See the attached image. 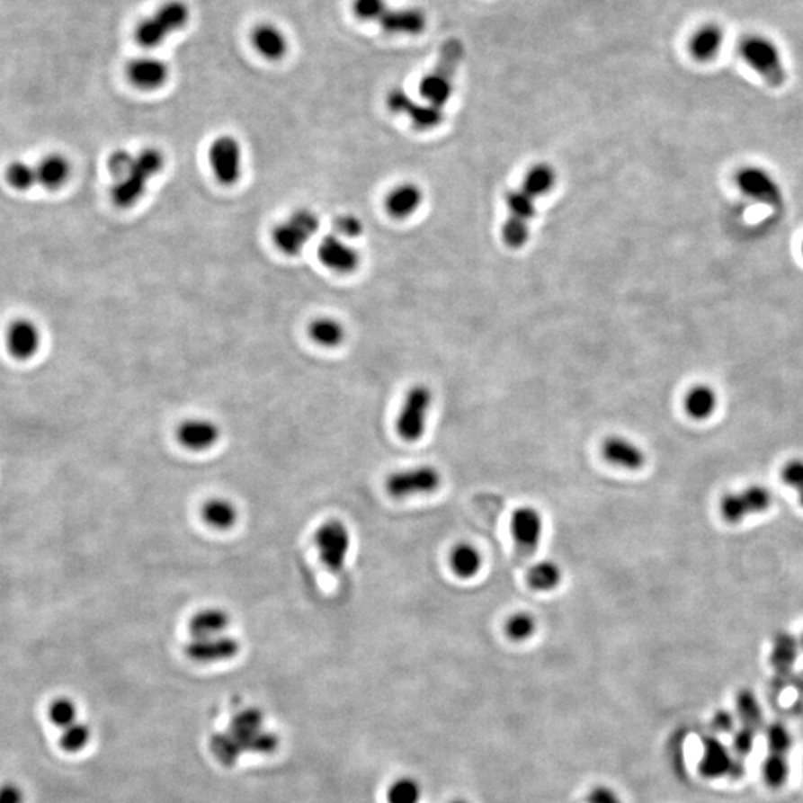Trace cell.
<instances>
[{
  "instance_id": "1",
  "label": "cell",
  "mask_w": 803,
  "mask_h": 803,
  "mask_svg": "<svg viewBox=\"0 0 803 803\" xmlns=\"http://www.w3.org/2000/svg\"><path fill=\"white\" fill-rule=\"evenodd\" d=\"M113 177L111 198L120 209H129L138 204L147 186L165 167V156L158 147H143L138 152L118 149L108 161Z\"/></svg>"
},
{
  "instance_id": "2",
  "label": "cell",
  "mask_w": 803,
  "mask_h": 803,
  "mask_svg": "<svg viewBox=\"0 0 803 803\" xmlns=\"http://www.w3.org/2000/svg\"><path fill=\"white\" fill-rule=\"evenodd\" d=\"M190 18V6L183 0H167L136 26V42L147 49L159 47L173 33L186 27Z\"/></svg>"
},
{
  "instance_id": "3",
  "label": "cell",
  "mask_w": 803,
  "mask_h": 803,
  "mask_svg": "<svg viewBox=\"0 0 803 803\" xmlns=\"http://www.w3.org/2000/svg\"><path fill=\"white\" fill-rule=\"evenodd\" d=\"M463 58V45L459 40H448L439 54L434 69L421 79L420 95L427 103L442 109L451 99L454 75Z\"/></svg>"
},
{
  "instance_id": "4",
  "label": "cell",
  "mask_w": 803,
  "mask_h": 803,
  "mask_svg": "<svg viewBox=\"0 0 803 803\" xmlns=\"http://www.w3.org/2000/svg\"><path fill=\"white\" fill-rule=\"evenodd\" d=\"M320 229V218L308 207L290 211L271 232L275 247L286 256H297Z\"/></svg>"
},
{
  "instance_id": "5",
  "label": "cell",
  "mask_w": 803,
  "mask_h": 803,
  "mask_svg": "<svg viewBox=\"0 0 803 803\" xmlns=\"http://www.w3.org/2000/svg\"><path fill=\"white\" fill-rule=\"evenodd\" d=\"M739 56L761 75L771 86L784 85L787 79L786 67L777 45L761 35H748L738 43Z\"/></svg>"
},
{
  "instance_id": "6",
  "label": "cell",
  "mask_w": 803,
  "mask_h": 803,
  "mask_svg": "<svg viewBox=\"0 0 803 803\" xmlns=\"http://www.w3.org/2000/svg\"><path fill=\"white\" fill-rule=\"evenodd\" d=\"M432 391L425 386H414L405 396L404 405L396 420V430L406 442H417L424 436L432 408Z\"/></svg>"
},
{
  "instance_id": "7",
  "label": "cell",
  "mask_w": 803,
  "mask_h": 803,
  "mask_svg": "<svg viewBox=\"0 0 803 803\" xmlns=\"http://www.w3.org/2000/svg\"><path fill=\"white\" fill-rule=\"evenodd\" d=\"M314 543L326 570L334 575L344 570L352 546V536L343 521L331 520L320 525L314 536Z\"/></svg>"
},
{
  "instance_id": "8",
  "label": "cell",
  "mask_w": 803,
  "mask_h": 803,
  "mask_svg": "<svg viewBox=\"0 0 803 803\" xmlns=\"http://www.w3.org/2000/svg\"><path fill=\"white\" fill-rule=\"evenodd\" d=\"M209 164L220 185H236L243 174V147L240 140L231 134L218 136L209 149Z\"/></svg>"
},
{
  "instance_id": "9",
  "label": "cell",
  "mask_w": 803,
  "mask_h": 803,
  "mask_svg": "<svg viewBox=\"0 0 803 803\" xmlns=\"http://www.w3.org/2000/svg\"><path fill=\"white\" fill-rule=\"evenodd\" d=\"M442 484V475L433 466H415L391 473L387 477L386 490L391 497L408 498L432 495Z\"/></svg>"
},
{
  "instance_id": "10",
  "label": "cell",
  "mask_w": 803,
  "mask_h": 803,
  "mask_svg": "<svg viewBox=\"0 0 803 803\" xmlns=\"http://www.w3.org/2000/svg\"><path fill=\"white\" fill-rule=\"evenodd\" d=\"M772 504V493L765 486H748L743 490L732 491L720 500V515L729 524H738L750 515L768 511Z\"/></svg>"
},
{
  "instance_id": "11",
  "label": "cell",
  "mask_w": 803,
  "mask_h": 803,
  "mask_svg": "<svg viewBox=\"0 0 803 803\" xmlns=\"http://www.w3.org/2000/svg\"><path fill=\"white\" fill-rule=\"evenodd\" d=\"M536 198L531 197L524 190L512 191L507 193L506 202L509 207V218L503 225V240L509 247L520 249L529 240L530 222L536 213Z\"/></svg>"
},
{
  "instance_id": "12",
  "label": "cell",
  "mask_w": 803,
  "mask_h": 803,
  "mask_svg": "<svg viewBox=\"0 0 803 803\" xmlns=\"http://www.w3.org/2000/svg\"><path fill=\"white\" fill-rule=\"evenodd\" d=\"M4 345L9 356L17 361H29L42 348V331L31 317L13 318L4 334Z\"/></svg>"
},
{
  "instance_id": "13",
  "label": "cell",
  "mask_w": 803,
  "mask_h": 803,
  "mask_svg": "<svg viewBox=\"0 0 803 803\" xmlns=\"http://www.w3.org/2000/svg\"><path fill=\"white\" fill-rule=\"evenodd\" d=\"M743 772V765L734 752H730L729 748L713 735L705 736L702 741V757L700 761V773L702 777L709 780L723 777L739 778Z\"/></svg>"
},
{
  "instance_id": "14",
  "label": "cell",
  "mask_w": 803,
  "mask_h": 803,
  "mask_svg": "<svg viewBox=\"0 0 803 803\" xmlns=\"http://www.w3.org/2000/svg\"><path fill=\"white\" fill-rule=\"evenodd\" d=\"M318 261L327 270L338 274H350L361 263V254L348 240L336 236L335 232L323 236L317 245Z\"/></svg>"
},
{
  "instance_id": "15",
  "label": "cell",
  "mask_w": 803,
  "mask_h": 803,
  "mask_svg": "<svg viewBox=\"0 0 803 803\" xmlns=\"http://www.w3.org/2000/svg\"><path fill=\"white\" fill-rule=\"evenodd\" d=\"M736 185L739 191L747 197L763 202L771 207H780L782 204L781 186L761 167H744L736 174Z\"/></svg>"
},
{
  "instance_id": "16",
  "label": "cell",
  "mask_w": 803,
  "mask_h": 803,
  "mask_svg": "<svg viewBox=\"0 0 803 803\" xmlns=\"http://www.w3.org/2000/svg\"><path fill=\"white\" fill-rule=\"evenodd\" d=\"M387 104L390 111L408 116L414 127L418 129H430L438 127L443 120L442 109L433 104L418 103L411 99L402 88H395L387 95Z\"/></svg>"
},
{
  "instance_id": "17",
  "label": "cell",
  "mask_w": 803,
  "mask_h": 803,
  "mask_svg": "<svg viewBox=\"0 0 803 803\" xmlns=\"http://www.w3.org/2000/svg\"><path fill=\"white\" fill-rule=\"evenodd\" d=\"M511 533L521 554H533L540 545L543 534V518L540 512L531 506L516 509L512 515Z\"/></svg>"
},
{
  "instance_id": "18",
  "label": "cell",
  "mask_w": 803,
  "mask_h": 803,
  "mask_svg": "<svg viewBox=\"0 0 803 803\" xmlns=\"http://www.w3.org/2000/svg\"><path fill=\"white\" fill-rule=\"evenodd\" d=\"M240 652V643L228 636L206 637L193 638L186 646V656L200 664H215L236 657Z\"/></svg>"
},
{
  "instance_id": "19",
  "label": "cell",
  "mask_w": 803,
  "mask_h": 803,
  "mask_svg": "<svg viewBox=\"0 0 803 803\" xmlns=\"http://www.w3.org/2000/svg\"><path fill=\"white\" fill-rule=\"evenodd\" d=\"M168 76L167 63L156 57H138L127 66V77L138 90H158L168 81Z\"/></svg>"
},
{
  "instance_id": "20",
  "label": "cell",
  "mask_w": 803,
  "mask_h": 803,
  "mask_svg": "<svg viewBox=\"0 0 803 803\" xmlns=\"http://www.w3.org/2000/svg\"><path fill=\"white\" fill-rule=\"evenodd\" d=\"M176 438L182 447L190 451H207L219 441L218 424L206 418H191L177 427Z\"/></svg>"
},
{
  "instance_id": "21",
  "label": "cell",
  "mask_w": 803,
  "mask_h": 803,
  "mask_svg": "<svg viewBox=\"0 0 803 803\" xmlns=\"http://www.w3.org/2000/svg\"><path fill=\"white\" fill-rule=\"evenodd\" d=\"M379 24L390 35H420L427 26V17L415 6L388 8Z\"/></svg>"
},
{
  "instance_id": "22",
  "label": "cell",
  "mask_w": 803,
  "mask_h": 803,
  "mask_svg": "<svg viewBox=\"0 0 803 803\" xmlns=\"http://www.w3.org/2000/svg\"><path fill=\"white\" fill-rule=\"evenodd\" d=\"M36 172L40 188L58 191L69 183L74 174V165L66 155L52 152L39 159V163H36Z\"/></svg>"
},
{
  "instance_id": "23",
  "label": "cell",
  "mask_w": 803,
  "mask_h": 803,
  "mask_svg": "<svg viewBox=\"0 0 803 803\" xmlns=\"http://www.w3.org/2000/svg\"><path fill=\"white\" fill-rule=\"evenodd\" d=\"M250 42L259 56L268 61H279L288 54L289 42L280 27L272 22H261L250 33Z\"/></svg>"
},
{
  "instance_id": "24",
  "label": "cell",
  "mask_w": 803,
  "mask_h": 803,
  "mask_svg": "<svg viewBox=\"0 0 803 803\" xmlns=\"http://www.w3.org/2000/svg\"><path fill=\"white\" fill-rule=\"evenodd\" d=\"M602 456L609 463L627 470H640L646 464V454L640 445L622 436H611L602 443Z\"/></svg>"
},
{
  "instance_id": "25",
  "label": "cell",
  "mask_w": 803,
  "mask_h": 803,
  "mask_svg": "<svg viewBox=\"0 0 803 803\" xmlns=\"http://www.w3.org/2000/svg\"><path fill=\"white\" fill-rule=\"evenodd\" d=\"M725 42V31L718 24H705L691 36L689 49L695 60L705 63L713 60L722 49Z\"/></svg>"
},
{
  "instance_id": "26",
  "label": "cell",
  "mask_w": 803,
  "mask_h": 803,
  "mask_svg": "<svg viewBox=\"0 0 803 803\" xmlns=\"http://www.w3.org/2000/svg\"><path fill=\"white\" fill-rule=\"evenodd\" d=\"M423 201L418 186L414 183H402L396 186L386 198V210L396 219H405L414 215Z\"/></svg>"
},
{
  "instance_id": "27",
  "label": "cell",
  "mask_w": 803,
  "mask_h": 803,
  "mask_svg": "<svg viewBox=\"0 0 803 803\" xmlns=\"http://www.w3.org/2000/svg\"><path fill=\"white\" fill-rule=\"evenodd\" d=\"M228 625V611L218 607H209L193 614L190 620V632L193 638L222 636Z\"/></svg>"
},
{
  "instance_id": "28",
  "label": "cell",
  "mask_w": 803,
  "mask_h": 803,
  "mask_svg": "<svg viewBox=\"0 0 803 803\" xmlns=\"http://www.w3.org/2000/svg\"><path fill=\"white\" fill-rule=\"evenodd\" d=\"M718 408V395L709 386L700 384L691 387L684 397V411L696 421H704L713 415Z\"/></svg>"
},
{
  "instance_id": "29",
  "label": "cell",
  "mask_w": 803,
  "mask_h": 803,
  "mask_svg": "<svg viewBox=\"0 0 803 803\" xmlns=\"http://www.w3.org/2000/svg\"><path fill=\"white\" fill-rule=\"evenodd\" d=\"M201 516L204 522L210 525L211 529L227 531L236 524L238 511H236V504L229 500L211 498L209 502L204 503Z\"/></svg>"
},
{
  "instance_id": "30",
  "label": "cell",
  "mask_w": 803,
  "mask_h": 803,
  "mask_svg": "<svg viewBox=\"0 0 803 803\" xmlns=\"http://www.w3.org/2000/svg\"><path fill=\"white\" fill-rule=\"evenodd\" d=\"M308 334L309 338L320 347H338L345 340L344 325L340 320L327 316L314 318L308 325Z\"/></svg>"
},
{
  "instance_id": "31",
  "label": "cell",
  "mask_w": 803,
  "mask_h": 803,
  "mask_svg": "<svg viewBox=\"0 0 803 803\" xmlns=\"http://www.w3.org/2000/svg\"><path fill=\"white\" fill-rule=\"evenodd\" d=\"M451 567L459 579H473L482 568V555L470 543H459L452 549Z\"/></svg>"
},
{
  "instance_id": "32",
  "label": "cell",
  "mask_w": 803,
  "mask_h": 803,
  "mask_svg": "<svg viewBox=\"0 0 803 803\" xmlns=\"http://www.w3.org/2000/svg\"><path fill=\"white\" fill-rule=\"evenodd\" d=\"M563 580V570L555 561H539L527 573V582L534 591L549 593L554 591Z\"/></svg>"
},
{
  "instance_id": "33",
  "label": "cell",
  "mask_w": 803,
  "mask_h": 803,
  "mask_svg": "<svg viewBox=\"0 0 803 803\" xmlns=\"http://www.w3.org/2000/svg\"><path fill=\"white\" fill-rule=\"evenodd\" d=\"M4 182L11 190L17 192H29L35 190L38 183V172H36V164L27 163L22 159L13 161L8 164V167L4 170Z\"/></svg>"
},
{
  "instance_id": "34",
  "label": "cell",
  "mask_w": 803,
  "mask_h": 803,
  "mask_svg": "<svg viewBox=\"0 0 803 803\" xmlns=\"http://www.w3.org/2000/svg\"><path fill=\"white\" fill-rule=\"evenodd\" d=\"M241 753H258V754H270L279 745V739L274 734L259 729L254 732H232Z\"/></svg>"
},
{
  "instance_id": "35",
  "label": "cell",
  "mask_w": 803,
  "mask_h": 803,
  "mask_svg": "<svg viewBox=\"0 0 803 803\" xmlns=\"http://www.w3.org/2000/svg\"><path fill=\"white\" fill-rule=\"evenodd\" d=\"M736 718L741 720L743 727L753 730H759L763 725V713L757 700V696L748 689H743L736 695Z\"/></svg>"
},
{
  "instance_id": "36",
  "label": "cell",
  "mask_w": 803,
  "mask_h": 803,
  "mask_svg": "<svg viewBox=\"0 0 803 803\" xmlns=\"http://www.w3.org/2000/svg\"><path fill=\"white\" fill-rule=\"evenodd\" d=\"M555 185L554 168L548 164H537L530 168L522 182V190L537 198L549 192Z\"/></svg>"
},
{
  "instance_id": "37",
  "label": "cell",
  "mask_w": 803,
  "mask_h": 803,
  "mask_svg": "<svg viewBox=\"0 0 803 803\" xmlns=\"http://www.w3.org/2000/svg\"><path fill=\"white\" fill-rule=\"evenodd\" d=\"M789 775H790V763L787 754L769 753L762 763V777L766 786L780 789L786 784Z\"/></svg>"
},
{
  "instance_id": "38",
  "label": "cell",
  "mask_w": 803,
  "mask_h": 803,
  "mask_svg": "<svg viewBox=\"0 0 803 803\" xmlns=\"http://www.w3.org/2000/svg\"><path fill=\"white\" fill-rule=\"evenodd\" d=\"M799 649V640L790 634L782 632L773 640L772 655H771L773 665L777 666L778 670L790 668L795 664Z\"/></svg>"
},
{
  "instance_id": "39",
  "label": "cell",
  "mask_w": 803,
  "mask_h": 803,
  "mask_svg": "<svg viewBox=\"0 0 803 803\" xmlns=\"http://www.w3.org/2000/svg\"><path fill=\"white\" fill-rule=\"evenodd\" d=\"M210 750L215 754L216 759L225 766L236 765V761L240 759L241 753L236 739L227 732H220L211 736Z\"/></svg>"
},
{
  "instance_id": "40",
  "label": "cell",
  "mask_w": 803,
  "mask_h": 803,
  "mask_svg": "<svg viewBox=\"0 0 803 803\" xmlns=\"http://www.w3.org/2000/svg\"><path fill=\"white\" fill-rule=\"evenodd\" d=\"M421 791L420 782L414 778L405 777L396 780L388 789L387 799L388 803H420Z\"/></svg>"
},
{
  "instance_id": "41",
  "label": "cell",
  "mask_w": 803,
  "mask_h": 803,
  "mask_svg": "<svg viewBox=\"0 0 803 803\" xmlns=\"http://www.w3.org/2000/svg\"><path fill=\"white\" fill-rule=\"evenodd\" d=\"M537 629L536 618L533 614L520 611L507 619L506 634L511 640L525 641L534 636Z\"/></svg>"
},
{
  "instance_id": "42",
  "label": "cell",
  "mask_w": 803,
  "mask_h": 803,
  "mask_svg": "<svg viewBox=\"0 0 803 803\" xmlns=\"http://www.w3.org/2000/svg\"><path fill=\"white\" fill-rule=\"evenodd\" d=\"M766 744L769 753L778 754H789L793 748V735L786 725L782 723H771L765 730Z\"/></svg>"
},
{
  "instance_id": "43",
  "label": "cell",
  "mask_w": 803,
  "mask_h": 803,
  "mask_svg": "<svg viewBox=\"0 0 803 803\" xmlns=\"http://www.w3.org/2000/svg\"><path fill=\"white\" fill-rule=\"evenodd\" d=\"M48 718L52 725L61 730L66 729L76 723V707L69 698H57L48 709Z\"/></svg>"
},
{
  "instance_id": "44",
  "label": "cell",
  "mask_w": 803,
  "mask_h": 803,
  "mask_svg": "<svg viewBox=\"0 0 803 803\" xmlns=\"http://www.w3.org/2000/svg\"><path fill=\"white\" fill-rule=\"evenodd\" d=\"M90 738V727L84 723L76 722L61 732L60 747L67 753L81 752L82 748L86 747Z\"/></svg>"
},
{
  "instance_id": "45",
  "label": "cell",
  "mask_w": 803,
  "mask_h": 803,
  "mask_svg": "<svg viewBox=\"0 0 803 803\" xmlns=\"http://www.w3.org/2000/svg\"><path fill=\"white\" fill-rule=\"evenodd\" d=\"M388 8L387 0H352V13L363 22H379Z\"/></svg>"
},
{
  "instance_id": "46",
  "label": "cell",
  "mask_w": 803,
  "mask_h": 803,
  "mask_svg": "<svg viewBox=\"0 0 803 803\" xmlns=\"http://www.w3.org/2000/svg\"><path fill=\"white\" fill-rule=\"evenodd\" d=\"M263 716L258 709H245L236 714L229 725L232 732H254L263 729Z\"/></svg>"
},
{
  "instance_id": "47",
  "label": "cell",
  "mask_w": 803,
  "mask_h": 803,
  "mask_svg": "<svg viewBox=\"0 0 803 803\" xmlns=\"http://www.w3.org/2000/svg\"><path fill=\"white\" fill-rule=\"evenodd\" d=\"M334 232L345 240H352L363 232V222L354 215H341L334 220Z\"/></svg>"
},
{
  "instance_id": "48",
  "label": "cell",
  "mask_w": 803,
  "mask_h": 803,
  "mask_svg": "<svg viewBox=\"0 0 803 803\" xmlns=\"http://www.w3.org/2000/svg\"><path fill=\"white\" fill-rule=\"evenodd\" d=\"M734 741H732V752H734L735 756L736 757H745L747 754H750V752L753 750V745H754V738H756V730L750 729V727H741L739 729H735L734 732Z\"/></svg>"
},
{
  "instance_id": "49",
  "label": "cell",
  "mask_w": 803,
  "mask_h": 803,
  "mask_svg": "<svg viewBox=\"0 0 803 803\" xmlns=\"http://www.w3.org/2000/svg\"><path fill=\"white\" fill-rule=\"evenodd\" d=\"M781 479L786 486L796 491L803 488V459H793L787 461L781 468Z\"/></svg>"
},
{
  "instance_id": "50",
  "label": "cell",
  "mask_w": 803,
  "mask_h": 803,
  "mask_svg": "<svg viewBox=\"0 0 803 803\" xmlns=\"http://www.w3.org/2000/svg\"><path fill=\"white\" fill-rule=\"evenodd\" d=\"M586 803H623L622 799H620V796L611 789V787L607 786H597L593 787V790L589 791L588 798H586Z\"/></svg>"
},
{
  "instance_id": "51",
  "label": "cell",
  "mask_w": 803,
  "mask_h": 803,
  "mask_svg": "<svg viewBox=\"0 0 803 803\" xmlns=\"http://www.w3.org/2000/svg\"><path fill=\"white\" fill-rule=\"evenodd\" d=\"M0 803H24V791L15 782H4L0 786Z\"/></svg>"
},
{
  "instance_id": "52",
  "label": "cell",
  "mask_w": 803,
  "mask_h": 803,
  "mask_svg": "<svg viewBox=\"0 0 803 803\" xmlns=\"http://www.w3.org/2000/svg\"><path fill=\"white\" fill-rule=\"evenodd\" d=\"M711 725L718 732H734L735 730V716L727 709H718L711 718Z\"/></svg>"
},
{
  "instance_id": "53",
  "label": "cell",
  "mask_w": 803,
  "mask_h": 803,
  "mask_svg": "<svg viewBox=\"0 0 803 803\" xmlns=\"http://www.w3.org/2000/svg\"><path fill=\"white\" fill-rule=\"evenodd\" d=\"M798 495H799V502H800V504H802V507H803V488H802V490L798 491Z\"/></svg>"
},
{
  "instance_id": "54",
  "label": "cell",
  "mask_w": 803,
  "mask_h": 803,
  "mask_svg": "<svg viewBox=\"0 0 803 803\" xmlns=\"http://www.w3.org/2000/svg\"><path fill=\"white\" fill-rule=\"evenodd\" d=\"M452 803H468V800L459 799V800H454V802H452Z\"/></svg>"
},
{
  "instance_id": "55",
  "label": "cell",
  "mask_w": 803,
  "mask_h": 803,
  "mask_svg": "<svg viewBox=\"0 0 803 803\" xmlns=\"http://www.w3.org/2000/svg\"><path fill=\"white\" fill-rule=\"evenodd\" d=\"M799 643H800V649H803V634H802V637H800Z\"/></svg>"
}]
</instances>
